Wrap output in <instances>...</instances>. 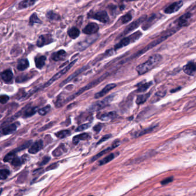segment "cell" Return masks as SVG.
Returning <instances> with one entry per match:
<instances>
[{
    "instance_id": "13",
    "label": "cell",
    "mask_w": 196,
    "mask_h": 196,
    "mask_svg": "<svg viewBox=\"0 0 196 196\" xmlns=\"http://www.w3.org/2000/svg\"><path fill=\"white\" fill-rule=\"evenodd\" d=\"M99 30V27L97 24L91 23L87 24L83 30L84 33L87 35H92L97 33Z\"/></svg>"
},
{
    "instance_id": "45",
    "label": "cell",
    "mask_w": 196,
    "mask_h": 196,
    "mask_svg": "<svg viewBox=\"0 0 196 196\" xmlns=\"http://www.w3.org/2000/svg\"><path fill=\"white\" fill-rule=\"evenodd\" d=\"M111 136H112V135H110V134H108V135H105V136H104L103 137H102V138L99 141H98V143H97V144L98 145V144H101V143H102V142H104V141H107L108 139H109V138H111Z\"/></svg>"
},
{
    "instance_id": "41",
    "label": "cell",
    "mask_w": 196,
    "mask_h": 196,
    "mask_svg": "<svg viewBox=\"0 0 196 196\" xmlns=\"http://www.w3.org/2000/svg\"><path fill=\"white\" fill-rule=\"evenodd\" d=\"M132 16L131 14L127 13V14H126V15L121 17L120 19H121L122 23L126 24L132 20Z\"/></svg>"
},
{
    "instance_id": "14",
    "label": "cell",
    "mask_w": 196,
    "mask_h": 196,
    "mask_svg": "<svg viewBox=\"0 0 196 196\" xmlns=\"http://www.w3.org/2000/svg\"><path fill=\"white\" fill-rule=\"evenodd\" d=\"M43 142L41 140L36 141L32 144L31 146L28 149V152L29 153L32 154H35L38 153L40 150H41V149L43 148Z\"/></svg>"
},
{
    "instance_id": "46",
    "label": "cell",
    "mask_w": 196,
    "mask_h": 196,
    "mask_svg": "<svg viewBox=\"0 0 196 196\" xmlns=\"http://www.w3.org/2000/svg\"><path fill=\"white\" fill-rule=\"evenodd\" d=\"M102 126H103V124H97L96 126H94L93 127V130L96 133H98L101 130Z\"/></svg>"
},
{
    "instance_id": "52",
    "label": "cell",
    "mask_w": 196,
    "mask_h": 196,
    "mask_svg": "<svg viewBox=\"0 0 196 196\" xmlns=\"http://www.w3.org/2000/svg\"><path fill=\"white\" fill-rule=\"evenodd\" d=\"M127 1H136V0H126Z\"/></svg>"
},
{
    "instance_id": "11",
    "label": "cell",
    "mask_w": 196,
    "mask_h": 196,
    "mask_svg": "<svg viewBox=\"0 0 196 196\" xmlns=\"http://www.w3.org/2000/svg\"><path fill=\"white\" fill-rule=\"evenodd\" d=\"M183 6V1H180L178 2H174L171 4L170 6L166 8L165 9V13L167 14H172L178 11L180 8Z\"/></svg>"
},
{
    "instance_id": "10",
    "label": "cell",
    "mask_w": 196,
    "mask_h": 196,
    "mask_svg": "<svg viewBox=\"0 0 196 196\" xmlns=\"http://www.w3.org/2000/svg\"><path fill=\"white\" fill-rule=\"evenodd\" d=\"M53 41L52 36L50 34L41 35L37 41V46L39 47H43L45 45L52 43Z\"/></svg>"
},
{
    "instance_id": "28",
    "label": "cell",
    "mask_w": 196,
    "mask_h": 196,
    "mask_svg": "<svg viewBox=\"0 0 196 196\" xmlns=\"http://www.w3.org/2000/svg\"><path fill=\"white\" fill-rule=\"evenodd\" d=\"M68 35L71 38L75 39L79 36L80 31L77 28L72 27L68 31Z\"/></svg>"
},
{
    "instance_id": "29",
    "label": "cell",
    "mask_w": 196,
    "mask_h": 196,
    "mask_svg": "<svg viewBox=\"0 0 196 196\" xmlns=\"http://www.w3.org/2000/svg\"><path fill=\"white\" fill-rule=\"evenodd\" d=\"M117 155H116V153H112L109 154V155H108L107 157L104 158L103 159L101 160L99 162V165L102 166V165H105L107 163H108V162H109L110 161H112Z\"/></svg>"
},
{
    "instance_id": "5",
    "label": "cell",
    "mask_w": 196,
    "mask_h": 196,
    "mask_svg": "<svg viewBox=\"0 0 196 196\" xmlns=\"http://www.w3.org/2000/svg\"><path fill=\"white\" fill-rule=\"evenodd\" d=\"M113 98L114 95L111 94L109 96L105 97L104 100L95 102L89 108V110L90 112H95L102 109V108L108 106L112 102V101L113 100Z\"/></svg>"
},
{
    "instance_id": "1",
    "label": "cell",
    "mask_w": 196,
    "mask_h": 196,
    "mask_svg": "<svg viewBox=\"0 0 196 196\" xmlns=\"http://www.w3.org/2000/svg\"><path fill=\"white\" fill-rule=\"evenodd\" d=\"M162 56L159 54H155L151 56L144 63L138 66L136 70L139 75H143L154 68L158 64L162 61Z\"/></svg>"
},
{
    "instance_id": "23",
    "label": "cell",
    "mask_w": 196,
    "mask_h": 196,
    "mask_svg": "<svg viewBox=\"0 0 196 196\" xmlns=\"http://www.w3.org/2000/svg\"><path fill=\"white\" fill-rule=\"evenodd\" d=\"M18 123H13L10 125L3 128L2 129L1 133H2L4 135H7L9 134H12L15 132L17 129V126H18Z\"/></svg>"
},
{
    "instance_id": "50",
    "label": "cell",
    "mask_w": 196,
    "mask_h": 196,
    "mask_svg": "<svg viewBox=\"0 0 196 196\" xmlns=\"http://www.w3.org/2000/svg\"><path fill=\"white\" fill-rule=\"evenodd\" d=\"M180 89V87H178V88H177V89H173V90H171V92H172V93H175V92H176L178 91V90H179V89Z\"/></svg>"
},
{
    "instance_id": "3",
    "label": "cell",
    "mask_w": 196,
    "mask_h": 196,
    "mask_svg": "<svg viewBox=\"0 0 196 196\" xmlns=\"http://www.w3.org/2000/svg\"><path fill=\"white\" fill-rule=\"evenodd\" d=\"M176 31H177V30H170L168 32H167L165 34V35L162 36V37L157 39V40H155L154 41H152V43H151L150 44H149L148 46H147L145 48H144L143 49H142L141 50L139 51L137 54H136L135 55H134V57L139 56H140L141 54L146 53L147 51H148L150 49L152 48L153 47H155L158 44H159L160 43H162L163 41H165V40L167 39L169 37H170V36H172L175 32H176Z\"/></svg>"
},
{
    "instance_id": "2",
    "label": "cell",
    "mask_w": 196,
    "mask_h": 196,
    "mask_svg": "<svg viewBox=\"0 0 196 196\" xmlns=\"http://www.w3.org/2000/svg\"><path fill=\"white\" fill-rule=\"evenodd\" d=\"M107 76H108V74H105L103 75L101 77H100V78L96 79L95 80H94L93 81L91 82L90 83L88 84L85 87H83L82 88H81V89H79L77 93H75L71 95L69 97H68L66 100H64V103L70 101L71 100H73L74 98H75V97H77V96L79 95L80 94L83 93L84 92H85V91H87V90H89V89H91V88H92V87H95L99 83H100L101 82H102V81Z\"/></svg>"
},
{
    "instance_id": "31",
    "label": "cell",
    "mask_w": 196,
    "mask_h": 196,
    "mask_svg": "<svg viewBox=\"0 0 196 196\" xmlns=\"http://www.w3.org/2000/svg\"><path fill=\"white\" fill-rule=\"evenodd\" d=\"M156 18V16L153 15L151 16L148 20L146 21L145 24L142 26V28L143 30H147L149 28V27L153 24L154 21H155V19Z\"/></svg>"
},
{
    "instance_id": "43",
    "label": "cell",
    "mask_w": 196,
    "mask_h": 196,
    "mask_svg": "<svg viewBox=\"0 0 196 196\" xmlns=\"http://www.w3.org/2000/svg\"><path fill=\"white\" fill-rule=\"evenodd\" d=\"M90 125H91L90 123H86V124H82V125L79 126L76 129V131L77 132L83 131L87 128H89V127L90 126Z\"/></svg>"
},
{
    "instance_id": "44",
    "label": "cell",
    "mask_w": 196,
    "mask_h": 196,
    "mask_svg": "<svg viewBox=\"0 0 196 196\" xmlns=\"http://www.w3.org/2000/svg\"><path fill=\"white\" fill-rule=\"evenodd\" d=\"M9 100V97L7 95H0V103L2 104H5L8 102Z\"/></svg>"
},
{
    "instance_id": "27",
    "label": "cell",
    "mask_w": 196,
    "mask_h": 196,
    "mask_svg": "<svg viewBox=\"0 0 196 196\" xmlns=\"http://www.w3.org/2000/svg\"><path fill=\"white\" fill-rule=\"evenodd\" d=\"M150 95H151V93L149 92L146 94H141V95H138L137 97V98L136 100V103L138 105L144 104L146 101H147V100L149 98Z\"/></svg>"
},
{
    "instance_id": "38",
    "label": "cell",
    "mask_w": 196,
    "mask_h": 196,
    "mask_svg": "<svg viewBox=\"0 0 196 196\" xmlns=\"http://www.w3.org/2000/svg\"><path fill=\"white\" fill-rule=\"evenodd\" d=\"M29 23L31 25H33L35 23H41V21L40 20L39 18H38L36 14L33 13L32 15L31 16L30 18Z\"/></svg>"
},
{
    "instance_id": "24",
    "label": "cell",
    "mask_w": 196,
    "mask_h": 196,
    "mask_svg": "<svg viewBox=\"0 0 196 196\" xmlns=\"http://www.w3.org/2000/svg\"><path fill=\"white\" fill-rule=\"evenodd\" d=\"M46 61V58L44 56H40L36 57L35 59V65L38 69H41L43 67L45 64V62Z\"/></svg>"
},
{
    "instance_id": "34",
    "label": "cell",
    "mask_w": 196,
    "mask_h": 196,
    "mask_svg": "<svg viewBox=\"0 0 196 196\" xmlns=\"http://www.w3.org/2000/svg\"><path fill=\"white\" fill-rule=\"evenodd\" d=\"M10 163L14 167H18L22 165V163H23V162L21 158H20L19 157L16 155V157L13 158V159L10 162Z\"/></svg>"
},
{
    "instance_id": "37",
    "label": "cell",
    "mask_w": 196,
    "mask_h": 196,
    "mask_svg": "<svg viewBox=\"0 0 196 196\" xmlns=\"http://www.w3.org/2000/svg\"><path fill=\"white\" fill-rule=\"evenodd\" d=\"M10 175V172L7 169L0 170V180H6Z\"/></svg>"
},
{
    "instance_id": "22",
    "label": "cell",
    "mask_w": 196,
    "mask_h": 196,
    "mask_svg": "<svg viewBox=\"0 0 196 196\" xmlns=\"http://www.w3.org/2000/svg\"><path fill=\"white\" fill-rule=\"evenodd\" d=\"M87 69V67L85 66L80 69H79L78 70L76 71L74 73H73L72 75H71L70 76H69L67 78L65 79L64 81L62 82V83L60 85V87H63V85H64L65 84H66L67 83H68L69 82H70L72 79L75 78L76 77H77L78 75H79L81 73H82L83 71Z\"/></svg>"
},
{
    "instance_id": "20",
    "label": "cell",
    "mask_w": 196,
    "mask_h": 196,
    "mask_svg": "<svg viewBox=\"0 0 196 196\" xmlns=\"http://www.w3.org/2000/svg\"><path fill=\"white\" fill-rule=\"evenodd\" d=\"M191 13H187L183 15V16H180L177 20V23L179 27H185L188 24V20L191 17Z\"/></svg>"
},
{
    "instance_id": "6",
    "label": "cell",
    "mask_w": 196,
    "mask_h": 196,
    "mask_svg": "<svg viewBox=\"0 0 196 196\" xmlns=\"http://www.w3.org/2000/svg\"><path fill=\"white\" fill-rule=\"evenodd\" d=\"M76 62H77V60H75V61H72L69 64H68L66 67H65L62 70H61L59 72H58V73H56L53 78H51L47 82V83L44 85L43 87H49L50 85L53 84L57 79L60 78L62 75H63L64 74H65L73 66V65Z\"/></svg>"
},
{
    "instance_id": "47",
    "label": "cell",
    "mask_w": 196,
    "mask_h": 196,
    "mask_svg": "<svg viewBox=\"0 0 196 196\" xmlns=\"http://www.w3.org/2000/svg\"><path fill=\"white\" fill-rule=\"evenodd\" d=\"M174 178L173 177H169V178H166L165 180H163L161 181V184L162 185H166V184H168L170 182H172L173 181Z\"/></svg>"
},
{
    "instance_id": "4",
    "label": "cell",
    "mask_w": 196,
    "mask_h": 196,
    "mask_svg": "<svg viewBox=\"0 0 196 196\" xmlns=\"http://www.w3.org/2000/svg\"><path fill=\"white\" fill-rule=\"evenodd\" d=\"M142 35V33L140 31H137L135 32L132 35H130L129 36L123 38L121 40L118 44H117L115 47V49L118 50L120 48H121L123 47H126V46L130 44L131 43H134L136 40L139 39Z\"/></svg>"
},
{
    "instance_id": "15",
    "label": "cell",
    "mask_w": 196,
    "mask_h": 196,
    "mask_svg": "<svg viewBox=\"0 0 196 196\" xmlns=\"http://www.w3.org/2000/svg\"><path fill=\"white\" fill-rule=\"evenodd\" d=\"M183 70L185 74H188L189 75H192V76L195 75L196 71L195 63L193 62H189L183 67Z\"/></svg>"
},
{
    "instance_id": "8",
    "label": "cell",
    "mask_w": 196,
    "mask_h": 196,
    "mask_svg": "<svg viewBox=\"0 0 196 196\" xmlns=\"http://www.w3.org/2000/svg\"><path fill=\"white\" fill-rule=\"evenodd\" d=\"M120 145V142L119 141H115L114 143H113L110 147L105 149L102 150V151L100 152L99 153H98L97 155H95V156L93 157L92 159H91V162H94L95 160L98 159L102 157L104 155L107 154L108 152H109L110 151H112V149H116V147H118V146H119Z\"/></svg>"
},
{
    "instance_id": "30",
    "label": "cell",
    "mask_w": 196,
    "mask_h": 196,
    "mask_svg": "<svg viewBox=\"0 0 196 196\" xmlns=\"http://www.w3.org/2000/svg\"><path fill=\"white\" fill-rule=\"evenodd\" d=\"M156 127H157V126H152V127H149V128L141 130V131H140L139 132H136L134 136H135V137H139V136H143L144 135L150 133V132H152Z\"/></svg>"
},
{
    "instance_id": "39",
    "label": "cell",
    "mask_w": 196,
    "mask_h": 196,
    "mask_svg": "<svg viewBox=\"0 0 196 196\" xmlns=\"http://www.w3.org/2000/svg\"><path fill=\"white\" fill-rule=\"evenodd\" d=\"M31 143L32 141H27V142H25L24 144H23L22 146H21L20 147L17 148V149H14L13 151L16 153V152H18V151H22V150H23V149H27L28 147H29L30 146Z\"/></svg>"
},
{
    "instance_id": "35",
    "label": "cell",
    "mask_w": 196,
    "mask_h": 196,
    "mask_svg": "<svg viewBox=\"0 0 196 196\" xmlns=\"http://www.w3.org/2000/svg\"><path fill=\"white\" fill-rule=\"evenodd\" d=\"M152 84V83L151 82L145 83L144 84H141V85H140L139 87V88L137 89V92H145L146 90H147L149 88V87H151V85Z\"/></svg>"
},
{
    "instance_id": "16",
    "label": "cell",
    "mask_w": 196,
    "mask_h": 196,
    "mask_svg": "<svg viewBox=\"0 0 196 196\" xmlns=\"http://www.w3.org/2000/svg\"><path fill=\"white\" fill-rule=\"evenodd\" d=\"M1 79L5 82V83H10L13 77V74L11 70L8 69L4 71L1 74Z\"/></svg>"
},
{
    "instance_id": "48",
    "label": "cell",
    "mask_w": 196,
    "mask_h": 196,
    "mask_svg": "<svg viewBox=\"0 0 196 196\" xmlns=\"http://www.w3.org/2000/svg\"><path fill=\"white\" fill-rule=\"evenodd\" d=\"M50 157H48V156L44 157L43 158L42 161L40 162V163L39 164L40 166H43V165L47 164V163L50 161Z\"/></svg>"
},
{
    "instance_id": "53",
    "label": "cell",
    "mask_w": 196,
    "mask_h": 196,
    "mask_svg": "<svg viewBox=\"0 0 196 196\" xmlns=\"http://www.w3.org/2000/svg\"><path fill=\"white\" fill-rule=\"evenodd\" d=\"M1 131H0V136H1Z\"/></svg>"
},
{
    "instance_id": "17",
    "label": "cell",
    "mask_w": 196,
    "mask_h": 196,
    "mask_svg": "<svg viewBox=\"0 0 196 196\" xmlns=\"http://www.w3.org/2000/svg\"><path fill=\"white\" fill-rule=\"evenodd\" d=\"M116 112L115 111H112L108 113H105L100 115L99 116H98V118L102 120V121H110L111 120H113V118L116 117Z\"/></svg>"
},
{
    "instance_id": "7",
    "label": "cell",
    "mask_w": 196,
    "mask_h": 196,
    "mask_svg": "<svg viewBox=\"0 0 196 196\" xmlns=\"http://www.w3.org/2000/svg\"><path fill=\"white\" fill-rule=\"evenodd\" d=\"M146 18H147V16L146 15H144V16H141V17H140L136 21H135L132 22V24H129L126 28V30L124 31L123 32V33H121V36H125L126 34L130 33L131 32L133 31L134 30H135L136 28H138V27H139L140 25L142 23H143L144 21H145L146 20Z\"/></svg>"
},
{
    "instance_id": "25",
    "label": "cell",
    "mask_w": 196,
    "mask_h": 196,
    "mask_svg": "<svg viewBox=\"0 0 196 196\" xmlns=\"http://www.w3.org/2000/svg\"><path fill=\"white\" fill-rule=\"evenodd\" d=\"M29 66V62L27 59H21L17 64V68L18 70L24 71L27 69Z\"/></svg>"
},
{
    "instance_id": "19",
    "label": "cell",
    "mask_w": 196,
    "mask_h": 196,
    "mask_svg": "<svg viewBox=\"0 0 196 196\" xmlns=\"http://www.w3.org/2000/svg\"><path fill=\"white\" fill-rule=\"evenodd\" d=\"M67 56V53L64 50H59L52 55V59L55 61H60L65 59Z\"/></svg>"
},
{
    "instance_id": "9",
    "label": "cell",
    "mask_w": 196,
    "mask_h": 196,
    "mask_svg": "<svg viewBox=\"0 0 196 196\" xmlns=\"http://www.w3.org/2000/svg\"><path fill=\"white\" fill-rule=\"evenodd\" d=\"M91 17L93 18L95 20H97L102 23H107L109 21V17L108 13L106 11L102 10L95 13Z\"/></svg>"
},
{
    "instance_id": "32",
    "label": "cell",
    "mask_w": 196,
    "mask_h": 196,
    "mask_svg": "<svg viewBox=\"0 0 196 196\" xmlns=\"http://www.w3.org/2000/svg\"><path fill=\"white\" fill-rule=\"evenodd\" d=\"M36 111H37L36 107H34V108H27V109L25 110V111L23 113L24 118L31 117L35 114Z\"/></svg>"
},
{
    "instance_id": "33",
    "label": "cell",
    "mask_w": 196,
    "mask_h": 196,
    "mask_svg": "<svg viewBox=\"0 0 196 196\" xmlns=\"http://www.w3.org/2000/svg\"><path fill=\"white\" fill-rule=\"evenodd\" d=\"M71 135V132L69 130L66 129V130H62L61 131L58 132L57 133H55V135L57 138L59 139H63L65 138L68 137Z\"/></svg>"
},
{
    "instance_id": "26",
    "label": "cell",
    "mask_w": 196,
    "mask_h": 196,
    "mask_svg": "<svg viewBox=\"0 0 196 196\" xmlns=\"http://www.w3.org/2000/svg\"><path fill=\"white\" fill-rule=\"evenodd\" d=\"M36 0H24L18 4V7L20 9H24L31 7L35 4Z\"/></svg>"
},
{
    "instance_id": "42",
    "label": "cell",
    "mask_w": 196,
    "mask_h": 196,
    "mask_svg": "<svg viewBox=\"0 0 196 196\" xmlns=\"http://www.w3.org/2000/svg\"><path fill=\"white\" fill-rule=\"evenodd\" d=\"M47 17L48 18H50V20H58L60 19V16H59L58 15L56 14L55 13H54L52 11H50L49 12H48L47 14Z\"/></svg>"
},
{
    "instance_id": "18",
    "label": "cell",
    "mask_w": 196,
    "mask_h": 196,
    "mask_svg": "<svg viewBox=\"0 0 196 196\" xmlns=\"http://www.w3.org/2000/svg\"><path fill=\"white\" fill-rule=\"evenodd\" d=\"M90 138V136L89 133H83L75 136L72 138V143L74 144L77 145L81 141H87Z\"/></svg>"
},
{
    "instance_id": "12",
    "label": "cell",
    "mask_w": 196,
    "mask_h": 196,
    "mask_svg": "<svg viewBox=\"0 0 196 196\" xmlns=\"http://www.w3.org/2000/svg\"><path fill=\"white\" fill-rule=\"evenodd\" d=\"M116 87V84H110L107 85L104 88L102 89L101 91L95 94L94 98L98 99L100 98H101L103 96H104L105 95L107 94L108 92H109L112 89H114Z\"/></svg>"
},
{
    "instance_id": "21",
    "label": "cell",
    "mask_w": 196,
    "mask_h": 196,
    "mask_svg": "<svg viewBox=\"0 0 196 196\" xmlns=\"http://www.w3.org/2000/svg\"><path fill=\"white\" fill-rule=\"evenodd\" d=\"M67 151V149L64 144H61L53 152V155L54 157H60L63 154L66 153Z\"/></svg>"
},
{
    "instance_id": "49",
    "label": "cell",
    "mask_w": 196,
    "mask_h": 196,
    "mask_svg": "<svg viewBox=\"0 0 196 196\" xmlns=\"http://www.w3.org/2000/svg\"><path fill=\"white\" fill-rule=\"evenodd\" d=\"M165 94H166L165 92H161V91L159 92V91L155 94V95L158 96V97H159V98H162V97L165 96Z\"/></svg>"
},
{
    "instance_id": "40",
    "label": "cell",
    "mask_w": 196,
    "mask_h": 196,
    "mask_svg": "<svg viewBox=\"0 0 196 196\" xmlns=\"http://www.w3.org/2000/svg\"><path fill=\"white\" fill-rule=\"evenodd\" d=\"M50 109H51V107L50 105H47L46 107H43L41 109L38 110V113L40 115L44 116V115H47V113L50 112Z\"/></svg>"
},
{
    "instance_id": "36",
    "label": "cell",
    "mask_w": 196,
    "mask_h": 196,
    "mask_svg": "<svg viewBox=\"0 0 196 196\" xmlns=\"http://www.w3.org/2000/svg\"><path fill=\"white\" fill-rule=\"evenodd\" d=\"M16 152H13V151L9 153L4 157V162H10L13 159V158L16 157Z\"/></svg>"
},
{
    "instance_id": "51",
    "label": "cell",
    "mask_w": 196,
    "mask_h": 196,
    "mask_svg": "<svg viewBox=\"0 0 196 196\" xmlns=\"http://www.w3.org/2000/svg\"><path fill=\"white\" fill-rule=\"evenodd\" d=\"M2 189H0V195H1V193H2Z\"/></svg>"
}]
</instances>
